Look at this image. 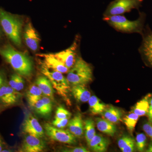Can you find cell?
<instances>
[{
    "label": "cell",
    "mask_w": 152,
    "mask_h": 152,
    "mask_svg": "<svg viewBox=\"0 0 152 152\" xmlns=\"http://www.w3.org/2000/svg\"><path fill=\"white\" fill-rule=\"evenodd\" d=\"M151 94H147L142 100L137 102L133 107L132 112L134 113L139 116L147 115L149 109V101Z\"/></svg>",
    "instance_id": "20"
},
{
    "label": "cell",
    "mask_w": 152,
    "mask_h": 152,
    "mask_svg": "<svg viewBox=\"0 0 152 152\" xmlns=\"http://www.w3.org/2000/svg\"><path fill=\"white\" fill-rule=\"evenodd\" d=\"M85 137L87 143L96 134L94 122L92 119H87L84 122Z\"/></svg>",
    "instance_id": "25"
},
{
    "label": "cell",
    "mask_w": 152,
    "mask_h": 152,
    "mask_svg": "<svg viewBox=\"0 0 152 152\" xmlns=\"http://www.w3.org/2000/svg\"><path fill=\"white\" fill-rule=\"evenodd\" d=\"M96 124L98 129L107 135L113 136L116 132L115 126L106 119L97 118Z\"/></svg>",
    "instance_id": "19"
},
{
    "label": "cell",
    "mask_w": 152,
    "mask_h": 152,
    "mask_svg": "<svg viewBox=\"0 0 152 152\" xmlns=\"http://www.w3.org/2000/svg\"><path fill=\"white\" fill-rule=\"evenodd\" d=\"M36 84L45 96L54 100L53 88L51 82L45 76H40L36 80Z\"/></svg>",
    "instance_id": "18"
},
{
    "label": "cell",
    "mask_w": 152,
    "mask_h": 152,
    "mask_svg": "<svg viewBox=\"0 0 152 152\" xmlns=\"http://www.w3.org/2000/svg\"><path fill=\"white\" fill-rule=\"evenodd\" d=\"M64 152H88V150L85 147H77V148H74L66 149L63 151Z\"/></svg>",
    "instance_id": "33"
},
{
    "label": "cell",
    "mask_w": 152,
    "mask_h": 152,
    "mask_svg": "<svg viewBox=\"0 0 152 152\" xmlns=\"http://www.w3.org/2000/svg\"><path fill=\"white\" fill-rule=\"evenodd\" d=\"M41 72L46 77L51 83L53 88L59 96L64 99L68 104H70V101L68 97L71 88L67 79L63 75V73L50 69L42 66Z\"/></svg>",
    "instance_id": "4"
},
{
    "label": "cell",
    "mask_w": 152,
    "mask_h": 152,
    "mask_svg": "<svg viewBox=\"0 0 152 152\" xmlns=\"http://www.w3.org/2000/svg\"><path fill=\"white\" fill-rule=\"evenodd\" d=\"M66 79L69 84L72 86H86L92 80L91 66L82 58L79 57L72 67L69 70Z\"/></svg>",
    "instance_id": "3"
},
{
    "label": "cell",
    "mask_w": 152,
    "mask_h": 152,
    "mask_svg": "<svg viewBox=\"0 0 152 152\" xmlns=\"http://www.w3.org/2000/svg\"><path fill=\"white\" fill-rule=\"evenodd\" d=\"M42 92L38 86L32 85L30 86L27 92L26 97L27 101L35 99L43 96Z\"/></svg>",
    "instance_id": "27"
},
{
    "label": "cell",
    "mask_w": 152,
    "mask_h": 152,
    "mask_svg": "<svg viewBox=\"0 0 152 152\" xmlns=\"http://www.w3.org/2000/svg\"><path fill=\"white\" fill-rule=\"evenodd\" d=\"M147 115L148 118L149 122L152 124V94L150 99L149 109Z\"/></svg>",
    "instance_id": "35"
},
{
    "label": "cell",
    "mask_w": 152,
    "mask_h": 152,
    "mask_svg": "<svg viewBox=\"0 0 152 152\" xmlns=\"http://www.w3.org/2000/svg\"><path fill=\"white\" fill-rule=\"evenodd\" d=\"M22 130L26 134L42 138L44 137L43 129L37 120L31 114H28L25 117L23 123Z\"/></svg>",
    "instance_id": "8"
},
{
    "label": "cell",
    "mask_w": 152,
    "mask_h": 152,
    "mask_svg": "<svg viewBox=\"0 0 152 152\" xmlns=\"http://www.w3.org/2000/svg\"><path fill=\"white\" fill-rule=\"evenodd\" d=\"M71 116V113L63 107H60L57 109L55 118L64 119L69 118Z\"/></svg>",
    "instance_id": "29"
},
{
    "label": "cell",
    "mask_w": 152,
    "mask_h": 152,
    "mask_svg": "<svg viewBox=\"0 0 152 152\" xmlns=\"http://www.w3.org/2000/svg\"><path fill=\"white\" fill-rule=\"evenodd\" d=\"M139 115L132 112L124 118V122L129 131L132 133L139 118Z\"/></svg>",
    "instance_id": "26"
},
{
    "label": "cell",
    "mask_w": 152,
    "mask_h": 152,
    "mask_svg": "<svg viewBox=\"0 0 152 152\" xmlns=\"http://www.w3.org/2000/svg\"><path fill=\"white\" fill-rule=\"evenodd\" d=\"M44 128L47 135L53 140L71 145L76 142V137L68 130L58 129L48 123L45 124Z\"/></svg>",
    "instance_id": "7"
},
{
    "label": "cell",
    "mask_w": 152,
    "mask_h": 152,
    "mask_svg": "<svg viewBox=\"0 0 152 152\" xmlns=\"http://www.w3.org/2000/svg\"><path fill=\"white\" fill-rule=\"evenodd\" d=\"M109 144V140L100 135L96 134L88 143L91 150L96 152H105Z\"/></svg>",
    "instance_id": "16"
},
{
    "label": "cell",
    "mask_w": 152,
    "mask_h": 152,
    "mask_svg": "<svg viewBox=\"0 0 152 152\" xmlns=\"http://www.w3.org/2000/svg\"><path fill=\"white\" fill-rule=\"evenodd\" d=\"M134 141V140L132 137L127 135H124L118 141V146L121 151L125 147L127 146L131 143Z\"/></svg>",
    "instance_id": "30"
},
{
    "label": "cell",
    "mask_w": 152,
    "mask_h": 152,
    "mask_svg": "<svg viewBox=\"0 0 152 152\" xmlns=\"http://www.w3.org/2000/svg\"><path fill=\"white\" fill-rule=\"evenodd\" d=\"M0 55L17 74L25 77L32 75L33 63L28 55L19 51L10 44L0 47Z\"/></svg>",
    "instance_id": "1"
},
{
    "label": "cell",
    "mask_w": 152,
    "mask_h": 152,
    "mask_svg": "<svg viewBox=\"0 0 152 152\" xmlns=\"http://www.w3.org/2000/svg\"><path fill=\"white\" fill-rule=\"evenodd\" d=\"M69 118H55L52 124L55 127L58 129H63L68 125L69 121Z\"/></svg>",
    "instance_id": "31"
},
{
    "label": "cell",
    "mask_w": 152,
    "mask_h": 152,
    "mask_svg": "<svg viewBox=\"0 0 152 152\" xmlns=\"http://www.w3.org/2000/svg\"><path fill=\"white\" fill-rule=\"evenodd\" d=\"M147 137L144 133H139L136 136V145L140 152L143 151L146 146Z\"/></svg>",
    "instance_id": "28"
},
{
    "label": "cell",
    "mask_w": 152,
    "mask_h": 152,
    "mask_svg": "<svg viewBox=\"0 0 152 152\" xmlns=\"http://www.w3.org/2000/svg\"><path fill=\"white\" fill-rule=\"evenodd\" d=\"M18 92L9 86H2L0 88V101L5 106L13 105L20 97Z\"/></svg>",
    "instance_id": "14"
},
{
    "label": "cell",
    "mask_w": 152,
    "mask_h": 152,
    "mask_svg": "<svg viewBox=\"0 0 152 152\" xmlns=\"http://www.w3.org/2000/svg\"><path fill=\"white\" fill-rule=\"evenodd\" d=\"M0 34H1V30H0Z\"/></svg>",
    "instance_id": "40"
},
{
    "label": "cell",
    "mask_w": 152,
    "mask_h": 152,
    "mask_svg": "<svg viewBox=\"0 0 152 152\" xmlns=\"http://www.w3.org/2000/svg\"><path fill=\"white\" fill-rule=\"evenodd\" d=\"M102 114L104 118L114 124L120 122L122 116V113L120 110L112 106L106 108Z\"/></svg>",
    "instance_id": "21"
},
{
    "label": "cell",
    "mask_w": 152,
    "mask_h": 152,
    "mask_svg": "<svg viewBox=\"0 0 152 152\" xmlns=\"http://www.w3.org/2000/svg\"><path fill=\"white\" fill-rule=\"evenodd\" d=\"M4 77H3V75L0 76V88L2 86L3 83H4Z\"/></svg>",
    "instance_id": "36"
},
{
    "label": "cell",
    "mask_w": 152,
    "mask_h": 152,
    "mask_svg": "<svg viewBox=\"0 0 152 152\" xmlns=\"http://www.w3.org/2000/svg\"><path fill=\"white\" fill-rule=\"evenodd\" d=\"M84 85H74L71 88L70 91L74 97L79 102H88L91 97V93Z\"/></svg>",
    "instance_id": "17"
},
{
    "label": "cell",
    "mask_w": 152,
    "mask_h": 152,
    "mask_svg": "<svg viewBox=\"0 0 152 152\" xmlns=\"http://www.w3.org/2000/svg\"><path fill=\"white\" fill-rule=\"evenodd\" d=\"M2 151V143L0 139V152H1Z\"/></svg>",
    "instance_id": "38"
},
{
    "label": "cell",
    "mask_w": 152,
    "mask_h": 152,
    "mask_svg": "<svg viewBox=\"0 0 152 152\" xmlns=\"http://www.w3.org/2000/svg\"><path fill=\"white\" fill-rule=\"evenodd\" d=\"M9 84L14 89L20 91L23 89L25 82L22 76L17 73L14 74L11 76Z\"/></svg>",
    "instance_id": "24"
},
{
    "label": "cell",
    "mask_w": 152,
    "mask_h": 152,
    "mask_svg": "<svg viewBox=\"0 0 152 152\" xmlns=\"http://www.w3.org/2000/svg\"><path fill=\"white\" fill-rule=\"evenodd\" d=\"M88 102L90 112L93 115L102 114L105 110L106 105L102 102L96 96H91Z\"/></svg>",
    "instance_id": "22"
},
{
    "label": "cell",
    "mask_w": 152,
    "mask_h": 152,
    "mask_svg": "<svg viewBox=\"0 0 152 152\" xmlns=\"http://www.w3.org/2000/svg\"><path fill=\"white\" fill-rule=\"evenodd\" d=\"M146 152H152V142L150 143L148 148V150H147Z\"/></svg>",
    "instance_id": "37"
},
{
    "label": "cell",
    "mask_w": 152,
    "mask_h": 152,
    "mask_svg": "<svg viewBox=\"0 0 152 152\" xmlns=\"http://www.w3.org/2000/svg\"><path fill=\"white\" fill-rule=\"evenodd\" d=\"M0 24L8 38L17 46L20 47L23 19L0 7Z\"/></svg>",
    "instance_id": "2"
},
{
    "label": "cell",
    "mask_w": 152,
    "mask_h": 152,
    "mask_svg": "<svg viewBox=\"0 0 152 152\" xmlns=\"http://www.w3.org/2000/svg\"><path fill=\"white\" fill-rule=\"evenodd\" d=\"M136 142H133L129 144L127 146L125 147L121 150L123 152H132L134 151V150L135 145Z\"/></svg>",
    "instance_id": "34"
},
{
    "label": "cell",
    "mask_w": 152,
    "mask_h": 152,
    "mask_svg": "<svg viewBox=\"0 0 152 152\" xmlns=\"http://www.w3.org/2000/svg\"><path fill=\"white\" fill-rule=\"evenodd\" d=\"M30 107L36 112L42 116H48L52 111V100L48 97L42 96L35 99L28 101Z\"/></svg>",
    "instance_id": "9"
},
{
    "label": "cell",
    "mask_w": 152,
    "mask_h": 152,
    "mask_svg": "<svg viewBox=\"0 0 152 152\" xmlns=\"http://www.w3.org/2000/svg\"><path fill=\"white\" fill-rule=\"evenodd\" d=\"M1 75H2V74H1V73H0V76Z\"/></svg>",
    "instance_id": "39"
},
{
    "label": "cell",
    "mask_w": 152,
    "mask_h": 152,
    "mask_svg": "<svg viewBox=\"0 0 152 152\" xmlns=\"http://www.w3.org/2000/svg\"><path fill=\"white\" fill-rule=\"evenodd\" d=\"M24 38L26 45L30 50L33 51L38 50L40 39L31 22H28L25 26Z\"/></svg>",
    "instance_id": "10"
},
{
    "label": "cell",
    "mask_w": 152,
    "mask_h": 152,
    "mask_svg": "<svg viewBox=\"0 0 152 152\" xmlns=\"http://www.w3.org/2000/svg\"><path fill=\"white\" fill-rule=\"evenodd\" d=\"M45 148V144L40 138L28 134L25 137L21 146V151L40 152Z\"/></svg>",
    "instance_id": "12"
},
{
    "label": "cell",
    "mask_w": 152,
    "mask_h": 152,
    "mask_svg": "<svg viewBox=\"0 0 152 152\" xmlns=\"http://www.w3.org/2000/svg\"><path fill=\"white\" fill-rule=\"evenodd\" d=\"M43 58L42 66L63 74L68 72L69 69L60 60L55 56L53 54H43L39 55Z\"/></svg>",
    "instance_id": "13"
},
{
    "label": "cell",
    "mask_w": 152,
    "mask_h": 152,
    "mask_svg": "<svg viewBox=\"0 0 152 152\" xmlns=\"http://www.w3.org/2000/svg\"><path fill=\"white\" fill-rule=\"evenodd\" d=\"M77 46V42L75 41L69 48L53 55L70 69L74 65L77 59L76 51Z\"/></svg>",
    "instance_id": "11"
},
{
    "label": "cell",
    "mask_w": 152,
    "mask_h": 152,
    "mask_svg": "<svg viewBox=\"0 0 152 152\" xmlns=\"http://www.w3.org/2000/svg\"><path fill=\"white\" fill-rule=\"evenodd\" d=\"M142 0H115L108 7L105 13L107 16L121 15L137 8Z\"/></svg>",
    "instance_id": "6"
},
{
    "label": "cell",
    "mask_w": 152,
    "mask_h": 152,
    "mask_svg": "<svg viewBox=\"0 0 152 152\" xmlns=\"http://www.w3.org/2000/svg\"><path fill=\"white\" fill-rule=\"evenodd\" d=\"M143 130L152 140V124L150 122L145 123L142 126Z\"/></svg>",
    "instance_id": "32"
},
{
    "label": "cell",
    "mask_w": 152,
    "mask_h": 152,
    "mask_svg": "<svg viewBox=\"0 0 152 152\" xmlns=\"http://www.w3.org/2000/svg\"><path fill=\"white\" fill-rule=\"evenodd\" d=\"M104 20L115 29L126 33L139 32L142 26V21L140 19L129 20L121 15L107 16Z\"/></svg>",
    "instance_id": "5"
},
{
    "label": "cell",
    "mask_w": 152,
    "mask_h": 152,
    "mask_svg": "<svg viewBox=\"0 0 152 152\" xmlns=\"http://www.w3.org/2000/svg\"><path fill=\"white\" fill-rule=\"evenodd\" d=\"M68 130L74 135L76 137L80 138L84 134L83 122L80 114H76L68 123Z\"/></svg>",
    "instance_id": "15"
},
{
    "label": "cell",
    "mask_w": 152,
    "mask_h": 152,
    "mask_svg": "<svg viewBox=\"0 0 152 152\" xmlns=\"http://www.w3.org/2000/svg\"><path fill=\"white\" fill-rule=\"evenodd\" d=\"M142 51L147 60L152 66V34L148 35L145 39Z\"/></svg>",
    "instance_id": "23"
}]
</instances>
